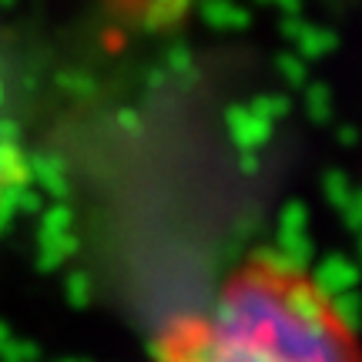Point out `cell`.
<instances>
[{"label":"cell","instance_id":"cell-1","mask_svg":"<svg viewBox=\"0 0 362 362\" xmlns=\"http://www.w3.org/2000/svg\"><path fill=\"white\" fill-rule=\"evenodd\" d=\"M151 362H298L259 325L228 309L208 305L171 322L158 339Z\"/></svg>","mask_w":362,"mask_h":362},{"label":"cell","instance_id":"cell-2","mask_svg":"<svg viewBox=\"0 0 362 362\" xmlns=\"http://www.w3.org/2000/svg\"><path fill=\"white\" fill-rule=\"evenodd\" d=\"M27 178H30V155H27L24 104L11 57L0 51V221L13 208L17 194L24 192Z\"/></svg>","mask_w":362,"mask_h":362}]
</instances>
